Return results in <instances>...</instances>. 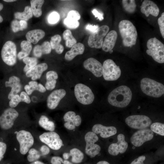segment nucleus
Instances as JSON below:
<instances>
[{
    "instance_id": "nucleus-45",
    "label": "nucleus",
    "mask_w": 164,
    "mask_h": 164,
    "mask_svg": "<svg viewBox=\"0 0 164 164\" xmlns=\"http://www.w3.org/2000/svg\"><path fill=\"white\" fill-rule=\"evenodd\" d=\"M67 18L78 21L80 18V15L78 11L73 10L70 11L68 13Z\"/></svg>"
},
{
    "instance_id": "nucleus-54",
    "label": "nucleus",
    "mask_w": 164,
    "mask_h": 164,
    "mask_svg": "<svg viewBox=\"0 0 164 164\" xmlns=\"http://www.w3.org/2000/svg\"><path fill=\"white\" fill-rule=\"evenodd\" d=\"M3 7L4 6L3 4L1 3H0V12L3 9ZM3 21V18L0 14V23L2 22Z\"/></svg>"
},
{
    "instance_id": "nucleus-28",
    "label": "nucleus",
    "mask_w": 164,
    "mask_h": 164,
    "mask_svg": "<svg viewBox=\"0 0 164 164\" xmlns=\"http://www.w3.org/2000/svg\"><path fill=\"white\" fill-rule=\"evenodd\" d=\"M61 40V36L57 34L51 37L50 42L52 49H55L56 53L59 54H61L64 50L63 46L60 43Z\"/></svg>"
},
{
    "instance_id": "nucleus-32",
    "label": "nucleus",
    "mask_w": 164,
    "mask_h": 164,
    "mask_svg": "<svg viewBox=\"0 0 164 164\" xmlns=\"http://www.w3.org/2000/svg\"><path fill=\"white\" fill-rule=\"evenodd\" d=\"M14 15L16 19L26 21L32 17L33 14L31 7L27 6L25 7L23 12H16L15 13Z\"/></svg>"
},
{
    "instance_id": "nucleus-18",
    "label": "nucleus",
    "mask_w": 164,
    "mask_h": 164,
    "mask_svg": "<svg viewBox=\"0 0 164 164\" xmlns=\"http://www.w3.org/2000/svg\"><path fill=\"white\" fill-rule=\"evenodd\" d=\"M63 119L66 122L64 127L67 129L73 130L76 126H79L81 122V119L79 115H76L73 111H69L66 112L63 116Z\"/></svg>"
},
{
    "instance_id": "nucleus-20",
    "label": "nucleus",
    "mask_w": 164,
    "mask_h": 164,
    "mask_svg": "<svg viewBox=\"0 0 164 164\" xmlns=\"http://www.w3.org/2000/svg\"><path fill=\"white\" fill-rule=\"evenodd\" d=\"M141 12L148 17L150 14L157 16L159 13V9L153 2L149 0H145L140 6Z\"/></svg>"
},
{
    "instance_id": "nucleus-2",
    "label": "nucleus",
    "mask_w": 164,
    "mask_h": 164,
    "mask_svg": "<svg viewBox=\"0 0 164 164\" xmlns=\"http://www.w3.org/2000/svg\"><path fill=\"white\" fill-rule=\"evenodd\" d=\"M118 28L124 46L131 47L135 45L137 37V32L133 24L129 20H122L119 22Z\"/></svg>"
},
{
    "instance_id": "nucleus-57",
    "label": "nucleus",
    "mask_w": 164,
    "mask_h": 164,
    "mask_svg": "<svg viewBox=\"0 0 164 164\" xmlns=\"http://www.w3.org/2000/svg\"><path fill=\"white\" fill-rule=\"evenodd\" d=\"M34 162L36 164H45L44 163L38 160L35 161Z\"/></svg>"
},
{
    "instance_id": "nucleus-29",
    "label": "nucleus",
    "mask_w": 164,
    "mask_h": 164,
    "mask_svg": "<svg viewBox=\"0 0 164 164\" xmlns=\"http://www.w3.org/2000/svg\"><path fill=\"white\" fill-rule=\"evenodd\" d=\"M44 2L43 0H32L30 1L31 9L35 16L38 17L42 14V7Z\"/></svg>"
},
{
    "instance_id": "nucleus-16",
    "label": "nucleus",
    "mask_w": 164,
    "mask_h": 164,
    "mask_svg": "<svg viewBox=\"0 0 164 164\" xmlns=\"http://www.w3.org/2000/svg\"><path fill=\"white\" fill-rule=\"evenodd\" d=\"M84 67L91 71L97 77H101L103 74V67L101 63L95 59L89 58L84 62Z\"/></svg>"
},
{
    "instance_id": "nucleus-49",
    "label": "nucleus",
    "mask_w": 164,
    "mask_h": 164,
    "mask_svg": "<svg viewBox=\"0 0 164 164\" xmlns=\"http://www.w3.org/2000/svg\"><path fill=\"white\" fill-rule=\"evenodd\" d=\"M99 28V26L97 25H92L88 24L85 27V29L88 30L90 32L93 33L96 32Z\"/></svg>"
},
{
    "instance_id": "nucleus-31",
    "label": "nucleus",
    "mask_w": 164,
    "mask_h": 164,
    "mask_svg": "<svg viewBox=\"0 0 164 164\" xmlns=\"http://www.w3.org/2000/svg\"><path fill=\"white\" fill-rule=\"evenodd\" d=\"M39 125L47 131L53 132L55 129V125L54 123L49 121L48 118L46 116L42 115L39 121Z\"/></svg>"
},
{
    "instance_id": "nucleus-52",
    "label": "nucleus",
    "mask_w": 164,
    "mask_h": 164,
    "mask_svg": "<svg viewBox=\"0 0 164 164\" xmlns=\"http://www.w3.org/2000/svg\"><path fill=\"white\" fill-rule=\"evenodd\" d=\"M92 12L94 15L95 17L97 18L100 21L103 20L104 19L103 14L102 13L99 12L97 9H93L92 11Z\"/></svg>"
},
{
    "instance_id": "nucleus-27",
    "label": "nucleus",
    "mask_w": 164,
    "mask_h": 164,
    "mask_svg": "<svg viewBox=\"0 0 164 164\" xmlns=\"http://www.w3.org/2000/svg\"><path fill=\"white\" fill-rule=\"evenodd\" d=\"M58 77V74L56 72L52 70L48 71L46 75V81L45 85L46 89L49 91L53 89L56 87V80Z\"/></svg>"
},
{
    "instance_id": "nucleus-55",
    "label": "nucleus",
    "mask_w": 164,
    "mask_h": 164,
    "mask_svg": "<svg viewBox=\"0 0 164 164\" xmlns=\"http://www.w3.org/2000/svg\"><path fill=\"white\" fill-rule=\"evenodd\" d=\"M69 153H64L63 154V157L65 159H68L70 157Z\"/></svg>"
},
{
    "instance_id": "nucleus-42",
    "label": "nucleus",
    "mask_w": 164,
    "mask_h": 164,
    "mask_svg": "<svg viewBox=\"0 0 164 164\" xmlns=\"http://www.w3.org/2000/svg\"><path fill=\"white\" fill-rule=\"evenodd\" d=\"M22 102V100L18 94H16L10 100L9 104L10 108H14L16 107L19 104Z\"/></svg>"
},
{
    "instance_id": "nucleus-19",
    "label": "nucleus",
    "mask_w": 164,
    "mask_h": 164,
    "mask_svg": "<svg viewBox=\"0 0 164 164\" xmlns=\"http://www.w3.org/2000/svg\"><path fill=\"white\" fill-rule=\"evenodd\" d=\"M92 132L96 134H100L104 138L115 135L117 132L116 128L114 126H105L100 124H96L92 128Z\"/></svg>"
},
{
    "instance_id": "nucleus-60",
    "label": "nucleus",
    "mask_w": 164,
    "mask_h": 164,
    "mask_svg": "<svg viewBox=\"0 0 164 164\" xmlns=\"http://www.w3.org/2000/svg\"><path fill=\"white\" fill-rule=\"evenodd\" d=\"M31 164H36L34 162H33L32 163H31Z\"/></svg>"
},
{
    "instance_id": "nucleus-13",
    "label": "nucleus",
    "mask_w": 164,
    "mask_h": 164,
    "mask_svg": "<svg viewBox=\"0 0 164 164\" xmlns=\"http://www.w3.org/2000/svg\"><path fill=\"white\" fill-rule=\"evenodd\" d=\"M40 140L54 150L59 149L63 145V142L59 135L54 132H44L39 136Z\"/></svg>"
},
{
    "instance_id": "nucleus-10",
    "label": "nucleus",
    "mask_w": 164,
    "mask_h": 164,
    "mask_svg": "<svg viewBox=\"0 0 164 164\" xmlns=\"http://www.w3.org/2000/svg\"><path fill=\"white\" fill-rule=\"evenodd\" d=\"M84 139L86 142L85 149L86 153L91 158L95 157L100 151V146L94 143L97 141L98 137L92 132H89L85 135Z\"/></svg>"
},
{
    "instance_id": "nucleus-21",
    "label": "nucleus",
    "mask_w": 164,
    "mask_h": 164,
    "mask_svg": "<svg viewBox=\"0 0 164 164\" xmlns=\"http://www.w3.org/2000/svg\"><path fill=\"white\" fill-rule=\"evenodd\" d=\"M5 85L6 87L11 88V91L8 95V98L9 100L18 94L22 88L20 79L15 76L10 77L9 80L5 82Z\"/></svg>"
},
{
    "instance_id": "nucleus-1",
    "label": "nucleus",
    "mask_w": 164,
    "mask_h": 164,
    "mask_svg": "<svg viewBox=\"0 0 164 164\" xmlns=\"http://www.w3.org/2000/svg\"><path fill=\"white\" fill-rule=\"evenodd\" d=\"M132 94L128 87L122 85L113 90L109 94L108 101L111 105L119 108H124L130 102Z\"/></svg>"
},
{
    "instance_id": "nucleus-58",
    "label": "nucleus",
    "mask_w": 164,
    "mask_h": 164,
    "mask_svg": "<svg viewBox=\"0 0 164 164\" xmlns=\"http://www.w3.org/2000/svg\"><path fill=\"white\" fill-rule=\"evenodd\" d=\"M15 0H3V1L6 2H10L16 1Z\"/></svg>"
},
{
    "instance_id": "nucleus-48",
    "label": "nucleus",
    "mask_w": 164,
    "mask_h": 164,
    "mask_svg": "<svg viewBox=\"0 0 164 164\" xmlns=\"http://www.w3.org/2000/svg\"><path fill=\"white\" fill-rule=\"evenodd\" d=\"M6 149V144L3 142H0V161L3 158Z\"/></svg>"
},
{
    "instance_id": "nucleus-9",
    "label": "nucleus",
    "mask_w": 164,
    "mask_h": 164,
    "mask_svg": "<svg viewBox=\"0 0 164 164\" xmlns=\"http://www.w3.org/2000/svg\"><path fill=\"white\" fill-rule=\"evenodd\" d=\"M16 138L19 144L20 153L22 155L26 154L33 145V137L29 132L21 130L17 133Z\"/></svg>"
},
{
    "instance_id": "nucleus-6",
    "label": "nucleus",
    "mask_w": 164,
    "mask_h": 164,
    "mask_svg": "<svg viewBox=\"0 0 164 164\" xmlns=\"http://www.w3.org/2000/svg\"><path fill=\"white\" fill-rule=\"evenodd\" d=\"M3 61L7 65L12 66L16 62V47L15 43L11 41H6L3 45L1 51Z\"/></svg>"
},
{
    "instance_id": "nucleus-53",
    "label": "nucleus",
    "mask_w": 164,
    "mask_h": 164,
    "mask_svg": "<svg viewBox=\"0 0 164 164\" xmlns=\"http://www.w3.org/2000/svg\"><path fill=\"white\" fill-rule=\"evenodd\" d=\"M19 22L22 30L26 29L27 27V23L26 21L21 20L19 21Z\"/></svg>"
},
{
    "instance_id": "nucleus-8",
    "label": "nucleus",
    "mask_w": 164,
    "mask_h": 164,
    "mask_svg": "<svg viewBox=\"0 0 164 164\" xmlns=\"http://www.w3.org/2000/svg\"><path fill=\"white\" fill-rule=\"evenodd\" d=\"M125 121L130 127L141 130L147 128L152 123V121L148 116L144 115H132L127 118Z\"/></svg>"
},
{
    "instance_id": "nucleus-5",
    "label": "nucleus",
    "mask_w": 164,
    "mask_h": 164,
    "mask_svg": "<svg viewBox=\"0 0 164 164\" xmlns=\"http://www.w3.org/2000/svg\"><path fill=\"white\" fill-rule=\"evenodd\" d=\"M74 92L77 100L82 104H90L94 100V96L92 90L84 84L79 83L76 85Z\"/></svg>"
},
{
    "instance_id": "nucleus-3",
    "label": "nucleus",
    "mask_w": 164,
    "mask_h": 164,
    "mask_svg": "<svg viewBox=\"0 0 164 164\" xmlns=\"http://www.w3.org/2000/svg\"><path fill=\"white\" fill-rule=\"evenodd\" d=\"M141 88L144 93L153 97H159L164 93L163 85L148 78H145L141 80Z\"/></svg>"
},
{
    "instance_id": "nucleus-38",
    "label": "nucleus",
    "mask_w": 164,
    "mask_h": 164,
    "mask_svg": "<svg viewBox=\"0 0 164 164\" xmlns=\"http://www.w3.org/2000/svg\"><path fill=\"white\" fill-rule=\"evenodd\" d=\"M29 155L27 156L28 160L29 162L37 161L41 156L40 153L34 148H31L28 151Z\"/></svg>"
},
{
    "instance_id": "nucleus-30",
    "label": "nucleus",
    "mask_w": 164,
    "mask_h": 164,
    "mask_svg": "<svg viewBox=\"0 0 164 164\" xmlns=\"http://www.w3.org/2000/svg\"><path fill=\"white\" fill-rule=\"evenodd\" d=\"M22 50L19 52L17 57L19 60H21L27 57L29 55L32 49V46L31 43L26 40L22 41L20 44Z\"/></svg>"
},
{
    "instance_id": "nucleus-7",
    "label": "nucleus",
    "mask_w": 164,
    "mask_h": 164,
    "mask_svg": "<svg viewBox=\"0 0 164 164\" xmlns=\"http://www.w3.org/2000/svg\"><path fill=\"white\" fill-rule=\"evenodd\" d=\"M103 76L105 80L114 81L117 80L121 75V70L112 60H106L103 64Z\"/></svg>"
},
{
    "instance_id": "nucleus-51",
    "label": "nucleus",
    "mask_w": 164,
    "mask_h": 164,
    "mask_svg": "<svg viewBox=\"0 0 164 164\" xmlns=\"http://www.w3.org/2000/svg\"><path fill=\"white\" fill-rule=\"evenodd\" d=\"M41 155H44L49 153L50 152L49 148L46 145H43L40 149Z\"/></svg>"
},
{
    "instance_id": "nucleus-24",
    "label": "nucleus",
    "mask_w": 164,
    "mask_h": 164,
    "mask_svg": "<svg viewBox=\"0 0 164 164\" xmlns=\"http://www.w3.org/2000/svg\"><path fill=\"white\" fill-rule=\"evenodd\" d=\"M85 49L82 43H78L73 46L70 50L67 52L65 55V58L67 61L73 60L77 56L83 53Z\"/></svg>"
},
{
    "instance_id": "nucleus-33",
    "label": "nucleus",
    "mask_w": 164,
    "mask_h": 164,
    "mask_svg": "<svg viewBox=\"0 0 164 164\" xmlns=\"http://www.w3.org/2000/svg\"><path fill=\"white\" fill-rule=\"evenodd\" d=\"M70 156H72L71 161L75 163H80L84 158L83 153L79 149L74 148L70 150Z\"/></svg>"
},
{
    "instance_id": "nucleus-43",
    "label": "nucleus",
    "mask_w": 164,
    "mask_h": 164,
    "mask_svg": "<svg viewBox=\"0 0 164 164\" xmlns=\"http://www.w3.org/2000/svg\"><path fill=\"white\" fill-rule=\"evenodd\" d=\"M52 164H73L69 161L63 160L62 158L59 156H53L51 160Z\"/></svg>"
},
{
    "instance_id": "nucleus-36",
    "label": "nucleus",
    "mask_w": 164,
    "mask_h": 164,
    "mask_svg": "<svg viewBox=\"0 0 164 164\" xmlns=\"http://www.w3.org/2000/svg\"><path fill=\"white\" fill-rule=\"evenodd\" d=\"M122 3L124 10L127 12L132 13L135 11L136 5L135 0H123Z\"/></svg>"
},
{
    "instance_id": "nucleus-56",
    "label": "nucleus",
    "mask_w": 164,
    "mask_h": 164,
    "mask_svg": "<svg viewBox=\"0 0 164 164\" xmlns=\"http://www.w3.org/2000/svg\"><path fill=\"white\" fill-rule=\"evenodd\" d=\"M97 164H110L109 162L105 161H101L98 162Z\"/></svg>"
},
{
    "instance_id": "nucleus-46",
    "label": "nucleus",
    "mask_w": 164,
    "mask_h": 164,
    "mask_svg": "<svg viewBox=\"0 0 164 164\" xmlns=\"http://www.w3.org/2000/svg\"><path fill=\"white\" fill-rule=\"evenodd\" d=\"M12 29L14 32L19 31H22L20 26L19 21L17 20H13L11 23Z\"/></svg>"
},
{
    "instance_id": "nucleus-15",
    "label": "nucleus",
    "mask_w": 164,
    "mask_h": 164,
    "mask_svg": "<svg viewBox=\"0 0 164 164\" xmlns=\"http://www.w3.org/2000/svg\"><path fill=\"white\" fill-rule=\"evenodd\" d=\"M117 139V143L111 144L108 148V152L111 155H117L119 153H124L127 149L128 143L125 140L124 135L122 134L118 135Z\"/></svg>"
},
{
    "instance_id": "nucleus-34",
    "label": "nucleus",
    "mask_w": 164,
    "mask_h": 164,
    "mask_svg": "<svg viewBox=\"0 0 164 164\" xmlns=\"http://www.w3.org/2000/svg\"><path fill=\"white\" fill-rule=\"evenodd\" d=\"M63 37L65 41L66 45L67 47H71L77 43V40L73 36L70 30L69 29H67L64 31Z\"/></svg>"
},
{
    "instance_id": "nucleus-35",
    "label": "nucleus",
    "mask_w": 164,
    "mask_h": 164,
    "mask_svg": "<svg viewBox=\"0 0 164 164\" xmlns=\"http://www.w3.org/2000/svg\"><path fill=\"white\" fill-rule=\"evenodd\" d=\"M23 62L26 64L23 71L27 72L37 65L38 60L36 58L33 57H26L22 60Z\"/></svg>"
},
{
    "instance_id": "nucleus-22",
    "label": "nucleus",
    "mask_w": 164,
    "mask_h": 164,
    "mask_svg": "<svg viewBox=\"0 0 164 164\" xmlns=\"http://www.w3.org/2000/svg\"><path fill=\"white\" fill-rule=\"evenodd\" d=\"M117 36V33L114 30H111L108 33L102 44L103 50L106 52L112 50L115 46Z\"/></svg>"
},
{
    "instance_id": "nucleus-17",
    "label": "nucleus",
    "mask_w": 164,
    "mask_h": 164,
    "mask_svg": "<svg viewBox=\"0 0 164 164\" xmlns=\"http://www.w3.org/2000/svg\"><path fill=\"white\" fill-rule=\"evenodd\" d=\"M66 94V91L63 89L56 90L51 92L47 100V105L48 108L51 110L56 108Z\"/></svg>"
},
{
    "instance_id": "nucleus-37",
    "label": "nucleus",
    "mask_w": 164,
    "mask_h": 164,
    "mask_svg": "<svg viewBox=\"0 0 164 164\" xmlns=\"http://www.w3.org/2000/svg\"><path fill=\"white\" fill-rule=\"evenodd\" d=\"M151 130L157 134L162 136L164 135V124L159 123L155 122L150 126Z\"/></svg>"
},
{
    "instance_id": "nucleus-39",
    "label": "nucleus",
    "mask_w": 164,
    "mask_h": 164,
    "mask_svg": "<svg viewBox=\"0 0 164 164\" xmlns=\"http://www.w3.org/2000/svg\"><path fill=\"white\" fill-rule=\"evenodd\" d=\"M24 88L26 93L29 95H30L34 91H38V83L34 80L29 81V84L25 85Z\"/></svg>"
},
{
    "instance_id": "nucleus-4",
    "label": "nucleus",
    "mask_w": 164,
    "mask_h": 164,
    "mask_svg": "<svg viewBox=\"0 0 164 164\" xmlns=\"http://www.w3.org/2000/svg\"><path fill=\"white\" fill-rule=\"evenodd\" d=\"M148 49L146 53L151 56L155 61L159 63L164 62V45L156 38H151L147 42Z\"/></svg>"
},
{
    "instance_id": "nucleus-59",
    "label": "nucleus",
    "mask_w": 164,
    "mask_h": 164,
    "mask_svg": "<svg viewBox=\"0 0 164 164\" xmlns=\"http://www.w3.org/2000/svg\"><path fill=\"white\" fill-rule=\"evenodd\" d=\"M109 52H110V53H112V52L113 50H112L110 51Z\"/></svg>"
},
{
    "instance_id": "nucleus-25",
    "label": "nucleus",
    "mask_w": 164,
    "mask_h": 164,
    "mask_svg": "<svg viewBox=\"0 0 164 164\" xmlns=\"http://www.w3.org/2000/svg\"><path fill=\"white\" fill-rule=\"evenodd\" d=\"M45 34V32L43 30L40 29H36L28 32L26 34V36L27 41L29 43L36 44L44 36Z\"/></svg>"
},
{
    "instance_id": "nucleus-23",
    "label": "nucleus",
    "mask_w": 164,
    "mask_h": 164,
    "mask_svg": "<svg viewBox=\"0 0 164 164\" xmlns=\"http://www.w3.org/2000/svg\"><path fill=\"white\" fill-rule=\"evenodd\" d=\"M48 68L47 64L46 63L39 64L26 72V76L28 77H31L33 80L40 79L43 72Z\"/></svg>"
},
{
    "instance_id": "nucleus-12",
    "label": "nucleus",
    "mask_w": 164,
    "mask_h": 164,
    "mask_svg": "<svg viewBox=\"0 0 164 164\" xmlns=\"http://www.w3.org/2000/svg\"><path fill=\"white\" fill-rule=\"evenodd\" d=\"M19 115L18 112L14 108H10L6 109L0 116V128L5 130L10 129Z\"/></svg>"
},
{
    "instance_id": "nucleus-11",
    "label": "nucleus",
    "mask_w": 164,
    "mask_h": 164,
    "mask_svg": "<svg viewBox=\"0 0 164 164\" xmlns=\"http://www.w3.org/2000/svg\"><path fill=\"white\" fill-rule=\"evenodd\" d=\"M109 29L107 25H103L99 27L95 32L90 35L88 40L89 46L91 48L100 49L102 47L103 38L107 35Z\"/></svg>"
},
{
    "instance_id": "nucleus-14",
    "label": "nucleus",
    "mask_w": 164,
    "mask_h": 164,
    "mask_svg": "<svg viewBox=\"0 0 164 164\" xmlns=\"http://www.w3.org/2000/svg\"><path fill=\"white\" fill-rule=\"evenodd\" d=\"M154 133L150 129L145 128L139 130L135 132L131 138V142L135 147H139L145 142L151 140Z\"/></svg>"
},
{
    "instance_id": "nucleus-40",
    "label": "nucleus",
    "mask_w": 164,
    "mask_h": 164,
    "mask_svg": "<svg viewBox=\"0 0 164 164\" xmlns=\"http://www.w3.org/2000/svg\"><path fill=\"white\" fill-rule=\"evenodd\" d=\"M65 25L68 28L71 29H74L77 28L80 25L78 21L74 20L67 18L65 19L64 21Z\"/></svg>"
},
{
    "instance_id": "nucleus-41",
    "label": "nucleus",
    "mask_w": 164,
    "mask_h": 164,
    "mask_svg": "<svg viewBox=\"0 0 164 164\" xmlns=\"http://www.w3.org/2000/svg\"><path fill=\"white\" fill-rule=\"evenodd\" d=\"M60 15L56 12L54 11L51 13L49 15L47 20L48 22L51 24H54L59 21Z\"/></svg>"
},
{
    "instance_id": "nucleus-47",
    "label": "nucleus",
    "mask_w": 164,
    "mask_h": 164,
    "mask_svg": "<svg viewBox=\"0 0 164 164\" xmlns=\"http://www.w3.org/2000/svg\"><path fill=\"white\" fill-rule=\"evenodd\" d=\"M19 96L22 102H24L27 104H29L31 102L30 98L26 92L24 91L21 92Z\"/></svg>"
},
{
    "instance_id": "nucleus-26",
    "label": "nucleus",
    "mask_w": 164,
    "mask_h": 164,
    "mask_svg": "<svg viewBox=\"0 0 164 164\" xmlns=\"http://www.w3.org/2000/svg\"><path fill=\"white\" fill-rule=\"evenodd\" d=\"M52 50V48L49 42H44L41 45L36 46L33 49V54L36 57L39 58L43 54L50 53Z\"/></svg>"
},
{
    "instance_id": "nucleus-44",
    "label": "nucleus",
    "mask_w": 164,
    "mask_h": 164,
    "mask_svg": "<svg viewBox=\"0 0 164 164\" xmlns=\"http://www.w3.org/2000/svg\"><path fill=\"white\" fill-rule=\"evenodd\" d=\"M158 22L161 34L163 38H164V13H162L161 16L159 17L158 20Z\"/></svg>"
},
{
    "instance_id": "nucleus-50",
    "label": "nucleus",
    "mask_w": 164,
    "mask_h": 164,
    "mask_svg": "<svg viewBox=\"0 0 164 164\" xmlns=\"http://www.w3.org/2000/svg\"><path fill=\"white\" fill-rule=\"evenodd\" d=\"M145 159V157L144 155L140 156L134 160L130 164H144L143 162Z\"/></svg>"
}]
</instances>
